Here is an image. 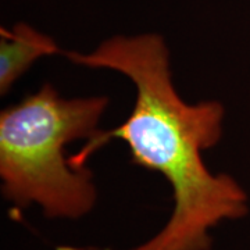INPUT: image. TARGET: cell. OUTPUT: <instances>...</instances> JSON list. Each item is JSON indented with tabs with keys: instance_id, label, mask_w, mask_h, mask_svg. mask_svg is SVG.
Wrapping results in <instances>:
<instances>
[{
	"instance_id": "obj_1",
	"label": "cell",
	"mask_w": 250,
	"mask_h": 250,
	"mask_svg": "<svg viewBox=\"0 0 250 250\" xmlns=\"http://www.w3.org/2000/svg\"><path fill=\"white\" fill-rule=\"evenodd\" d=\"M75 64L121 72L134 82L132 113L117 128L99 132L68 159L75 170L104 143L117 138L131 150L135 164L157 171L170 182L174 210L150 239L132 250H210V231L227 220L248 214V196L229 175H214L202 152L223 132L224 107L218 102L188 104L171 80L168 49L157 34L113 36L90 53L68 52Z\"/></svg>"
},
{
	"instance_id": "obj_2",
	"label": "cell",
	"mask_w": 250,
	"mask_h": 250,
	"mask_svg": "<svg viewBox=\"0 0 250 250\" xmlns=\"http://www.w3.org/2000/svg\"><path fill=\"white\" fill-rule=\"evenodd\" d=\"M107 98L62 99L45 83L0 114V177L3 196L17 208L38 205L47 218L78 220L96 205L89 170H75L64 146L92 139Z\"/></svg>"
},
{
	"instance_id": "obj_3",
	"label": "cell",
	"mask_w": 250,
	"mask_h": 250,
	"mask_svg": "<svg viewBox=\"0 0 250 250\" xmlns=\"http://www.w3.org/2000/svg\"><path fill=\"white\" fill-rule=\"evenodd\" d=\"M53 38L25 22L0 31V92L6 95L14 82L45 56L60 53Z\"/></svg>"
}]
</instances>
